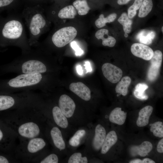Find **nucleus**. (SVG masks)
Here are the masks:
<instances>
[{"mask_svg": "<svg viewBox=\"0 0 163 163\" xmlns=\"http://www.w3.org/2000/svg\"><path fill=\"white\" fill-rule=\"evenodd\" d=\"M131 79L128 76L123 77L117 85L115 91L116 93L126 96L128 92V88L130 84Z\"/></svg>", "mask_w": 163, "mask_h": 163, "instance_id": "nucleus-22", "label": "nucleus"}, {"mask_svg": "<svg viewBox=\"0 0 163 163\" xmlns=\"http://www.w3.org/2000/svg\"><path fill=\"white\" fill-rule=\"evenodd\" d=\"M117 15L115 13L111 14L106 18H104L103 14H101L99 18L95 22L96 26L98 28H101L106 25L107 23L113 21L117 18Z\"/></svg>", "mask_w": 163, "mask_h": 163, "instance_id": "nucleus-27", "label": "nucleus"}, {"mask_svg": "<svg viewBox=\"0 0 163 163\" xmlns=\"http://www.w3.org/2000/svg\"><path fill=\"white\" fill-rule=\"evenodd\" d=\"M77 31L71 26L60 28L55 31L51 37L52 43L56 47L61 48L71 42L76 37Z\"/></svg>", "mask_w": 163, "mask_h": 163, "instance_id": "nucleus-9", "label": "nucleus"}, {"mask_svg": "<svg viewBox=\"0 0 163 163\" xmlns=\"http://www.w3.org/2000/svg\"><path fill=\"white\" fill-rule=\"evenodd\" d=\"M44 111L48 118L58 127L66 129L68 127L69 123L67 118L58 106L53 107L50 113Z\"/></svg>", "mask_w": 163, "mask_h": 163, "instance_id": "nucleus-11", "label": "nucleus"}, {"mask_svg": "<svg viewBox=\"0 0 163 163\" xmlns=\"http://www.w3.org/2000/svg\"><path fill=\"white\" fill-rule=\"evenodd\" d=\"M70 90L81 99L89 101L91 98V92L89 88L81 82H73L69 85Z\"/></svg>", "mask_w": 163, "mask_h": 163, "instance_id": "nucleus-15", "label": "nucleus"}, {"mask_svg": "<svg viewBox=\"0 0 163 163\" xmlns=\"http://www.w3.org/2000/svg\"><path fill=\"white\" fill-rule=\"evenodd\" d=\"M106 135L104 128L100 124L97 125L95 128V134L92 142V146L94 150L98 151L101 149Z\"/></svg>", "mask_w": 163, "mask_h": 163, "instance_id": "nucleus-16", "label": "nucleus"}, {"mask_svg": "<svg viewBox=\"0 0 163 163\" xmlns=\"http://www.w3.org/2000/svg\"><path fill=\"white\" fill-rule=\"evenodd\" d=\"M152 148L153 146L151 142L145 141L137 147L138 154L141 156H145L151 151Z\"/></svg>", "mask_w": 163, "mask_h": 163, "instance_id": "nucleus-31", "label": "nucleus"}, {"mask_svg": "<svg viewBox=\"0 0 163 163\" xmlns=\"http://www.w3.org/2000/svg\"><path fill=\"white\" fill-rule=\"evenodd\" d=\"M152 7V0H143L139 8V17L144 18L146 17L151 12Z\"/></svg>", "mask_w": 163, "mask_h": 163, "instance_id": "nucleus-28", "label": "nucleus"}, {"mask_svg": "<svg viewBox=\"0 0 163 163\" xmlns=\"http://www.w3.org/2000/svg\"><path fill=\"white\" fill-rule=\"evenodd\" d=\"M153 110V107L148 105L144 107L140 110L136 123L138 126H144L148 124L149 117Z\"/></svg>", "mask_w": 163, "mask_h": 163, "instance_id": "nucleus-18", "label": "nucleus"}, {"mask_svg": "<svg viewBox=\"0 0 163 163\" xmlns=\"http://www.w3.org/2000/svg\"><path fill=\"white\" fill-rule=\"evenodd\" d=\"M102 70L104 76L113 83L119 82L123 75L120 69L109 63H105L102 65Z\"/></svg>", "mask_w": 163, "mask_h": 163, "instance_id": "nucleus-12", "label": "nucleus"}, {"mask_svg": "<svg viewBox=\"0 0 163 163\" xmlns=\"http://www.w3.org/2000/svg\"><path fill=\"white\" fill-rule=\"evenodd\" d=\"M19 162H21L15 158L14 155L0 151V163Z\"/></svg>", "mask_w": 163, "mask_h": 163, "instance_id": "nucleus-34", "label": "nucleus"}, {"mask_svg": "<svg viewBox=\"0 0 163 163\" xmlns=\"http://www.w3.org/2000/svg\"><path fill=\"white\" fill-rule=\"evenodd\" d=\"M44 136L49 139L56 151H61L65 149V143L60 129L49 118Z\"/></svg>", "mask_w": 163, "mask_h": 163, "instance_id": "nucleus-10", "label": "nucleus"}, {"mask_svg": "<svg viewBox=\"0 0 163 163\" xmlns=\"http://www.w3.org/2000/svg\"><path fill=\"white\" fill-rule=\"evenodd\" d=\"M118 137L116 132L114 130L109 132L106 135L101 147V153L106 154L110 148L117 142Z\"/></svg>", "mask_w": 163, "mask_h": 163, "instance_id": "nucleus-21", "label": "nucleus"}, {"mask_svg": "<svg viewBox=\"0 0 163 163\" xmlns=\"http://www.w3.org/2000/svg\"><path fill=\"white\" fill-rule=\"evenodd\" d=\"M17 138L15 133L0 119V151L14 155Z\"/></svg>", "mask_w": 163, "mask_h": 163, "instance_id": "nucleus-7", "label": "nucleus"}, {"mask_svg": "<svg viewBox=\"0 0 163 163\" xmlns=\"http://www.w3.org/2000/svg\"><path fill=\"white\" fill-rule=\"evenodd\" d=\"M157 152L160 153L163 152V139L162 138L158 142L157 146Z\"/></svg>", "mask_w": 163, "mask_h": 163, "instance_id": "nucleus-38", "label": "nucleus"}, {"mask_svg": "<svg viewBox=\"0 0 163 163\" xmlns=\"http://www.w3.org/2000/svg\"><path fill=\"white\" fill-rule=\"evenodd\" d=\"M76 71L77 73L80 75H82L83 73V70L81 66L79 65L76 67Z\"/></svg>", "mask_w": 163, "mask_h": 163, "instance_id": "nucleus-42", "label": "nucleus"}, {"mask_svg": "<svg viewBox=\"0 0 163 163\" xmlns=\"http://www.w3.org/2000/svg\"><path fill=\"white\" fill-rule=\"evenodd\" d=\"M76 14L75 8L72 5H70L60 9L58 13L57 16L60 19H73Z\"/></svg>", "mask_w": 163, "mask_h": 163, "instance_id": "nucleus-23", "label": "nucleus"}, {"mask_svg": "<svg viewBox=\"0 0 163 163\" xmlns=\"http://www.w3.org/2000/svg\"><path fill=\"white\" fill-rule=\"evenodd\" d=\"M142 163H155V162L152 160L148 158H146L142 160Z\"/></svg>", "mask_w": 163, "mask_h": 163, "instance_id": "nucleus-41", "label": "nucleus"}, {"mask_svg": "<svg viewBox=\"0 0 163 163\" xmlns=\"http://www.w3.org/2000/svg\"><path fill=\"white\" fill-rule=\"evenodd\" d=\"M14 0H0V9L10 5Z\"/></svg>", "mask_w": 163, "mask_h": 163, "instance_id": "nucleus-37", "label": "nucleus"}, {"mask_svg": "<svg viewBox=\"0 0 163 163\" xmlns=\"http://www.w3.org/2000/svg\"><path fill=\"white\" fill-rule=\"evenodd\" d=\"M35 100L34 95L30 94L0 95V113L31 104Z\"/></svg>", "mask_w": 163, "mask_h": 163, "instance_id": "nucleus-6", "label": "nucleus"}, {"mask_svg": "<svg viewBox=\"0 0 163 163\" xmlns=\"http://www.w3.org/2000/svg\"><path fill=\"white\" fill-rule=\"evenodd\" d=\"M59 158L57 154L52 153L47 154L46 150L33 158L30 163H58Z\"/></svg>", "mask_w": 163, "mask_h": 163, "instance_id": "nucleus-17", "label": "nucleus"}, {"mask_svg": "<svg viewBox=\"0 0 163 163\" xmlns=\"http://www.w3.org/2000/svg\"><path fill=\"white\" fill-rule=\"evenodd\" d=\"M85 69L87 72H91L92 71V68L91 66L90 63L88 62H85Z\"/></svg>", "mask_w": 163, "mask_h": 163, "instance_id": "nucleus-39", "label": "nucleus"}, {"mask_svg": "<svg viewBox=\"0 0 163 163\" xmlns=\"http://www.w3.org/2000/svg\"><path fill=\"white\" fill-rule=\"evenodd\" d=\"M0 119L16 134L19 140L44 137L48 118L40 101L0 113Z\"/></svg>", "mask_w": 163, "mask_h": 163, "instance_id": "nucleus-1", "label": "nucleus"}, {"mask_svg": "<svg viewBox=\"0 0 163 163\" xmlns=\"http://www.w3.org/2000/svg\"><path fill=\"white\" fill-rule=\"evenodd\" d=\"M143 0H135L133 4L128 10V15L130 19L133 18L136 15L137 10L139 9Z\"/></svg>", "mask_w": 163, "mask_h": 163, "instance_id": "nucleus-35", "label": "nucleus"}, {"mask_svg": "<svg viewBox=\"0 0 163 163\" xmlns=\"http://www.w3.org/2000/svg\"><path fill=\"white\" fill-rule=\"evenodd\" d=\"M131 0H118L117 3L119 5H124L127 4Z\"/></svg>", "mask_w": 163, "mask_h": 163, "instance_id": "nucleus-40", "label": "nucleus"}, {"mask_svg": "<svg viewBox=\"0 0 163 163\" xmlns=\"http://www.w3.org/2000/svg\"><path fill=\"white\" fill-rule=\"evenodd\" d=\"M43 11L37 6L26 8L21 14L29 30L28 42L31 47L38 46L39 39L48 25Z\"/></svg>", "mask_w": 163, "mask_h": 163, "instance_id": "nucleus-3", "label": "nucleus"}, {"mask_svg": "<svg viewBox=\"0 0 163 163\" xmlns=\"http://www.w3.org/2000/svg\"><path fill=\"white\" fill-rule=\"evenodd\" d=\"M130 163H142V160L140 159H137L130 161Z\"/></svg>", "mask_w": 163, "mask_h": 163, "instance_id": "nucleus-43", "label": "nucleus"}, {"mask_svg": "<svg viewBox=\"0 0 163 163\" xmlns=\"http://www.w3.org/2000/svg\"><path fill=\"white\" fill-rule=\"evenodd\" d=\"M95 36L98 39L102 40V45L105 46L112 47L115 45L116 40L115 39L108 34L107 29H102L98 30L95 33Z\"/></svg>", "mask_w": 163, "mask_h": 163, "instance_id": "nucleus-19", "label": "nucleus"}, {"mask_svg": "<svg viewBox=\"0 0 163 163\" xmlns=\"http://www.w3.org/2000/svg\"><path fill=\"white\" fill-rule=\"evenodd\" d=\"M14 155L21 162L30 163L33 158L46 150L47 142L44 137L19 140Z\"/></svg>", "mask_w": 163, "mask_h": 163, "instance_id": "nucleus-4", "label": "nucleus"}, {"mask_svg": "<svg viewBox=\"0 0 163 163\" xmlns=\"http://www.w3.org/2000/svg\"><path fill=\"white\" fill-rule=\"evenodd\" d=\"M72 48L75 51L76 56H81L84 53L83 50L80 48L75 41H73L71 43Z\"/></svg>", "mask_w": 163, "mask_h": 163, "instance_id": "nucleus-36", "label": "nucleus"}, {"mask_svg": "<svg viewBox=\"0 0 163 163\" xmlns=\"http://www.w3.org/2000/svg\"><path fill=\"white\" fill-rule=\"evenodd\" d=\"M127 113L121 110V108L116 107L111 112L109 117L110 121L119 125H122L125 122Z\"/></svg>", "mask_w": 163, "mask_h": 163, "instance_id": "nucleus-20", "label": "nucleus"}, {"mask_svg": "<svg viewBox=\"0 0 163 163\" xmlns=\"http://www.w3.org/2000/svg\"><path fill=\"white\" fill-rule=\"evenodd\" d=\"M148 88V85L144 83H139L135 86L133 92L134 96L137 98L142 100H146L148 96L145 93V91Z\"/></svg>", "mask_w": 163, "mask_h": 163, "instance_id": "nucleus-25", "label": "nucleus"}, {"mask_svg": "<svg viewBox=\"0 0 163 163\" xmlns=\"http://www.w3.org/2000/svg\"><path fill=\"white\" fill-rule=\"evenodd\" d=\"M36 49H31L23 53L22 56L17 60L21 64L19 70L25 74H42L45 72L47 68L40 59V52L37 47Z\"/></svg>", "mask_w": 163, "mask_h": 163, "instance_id": "nucleus-5", "label": "nucleus"}, {"mask_svg": "<svg viewBox=\"0 0 163 163\" xmlns=\"http://www.w3.org/2000/svg\"><path fill=\"white\" fill-rule=\"evenodd\" d=\"M124 37H128V34L127 33H125Z\"/></svg>", "mask_w": 163, "mask_h": 163, "instance_id": "nucleus-44", "label": "nucleus"}, {"mask_svg": "<svg viewBox=\"0 0 163 163\" xmlns=\"http://www.w3.org/2000/svg\"><path fill=\"white\" fill-rule=\"evenodd\" d=\"M132 53L135 56L146 60H150L154 54L151 48L142 43H135L131 47Z\"/></svg>", "mask_w": 163, "mask_h": 163, "instance_id": "nucleus-14", "label": "nucleus"}, {"mask_svg": "<svg viewBox=\"0 0 163 163\" xmlns=\"http://www.w3.org/2000/svg\"><path fill=\"white\" fill-rule=\"evenodd\" d=\"M118 21L123 25L125 33L128 34L130 32L133 21L131 19L129 18L126 13H123L118 19Z\"/></svg>", "mask_w": 163, "mask_h": 163, "instance_id": "nucleus-26", "label": "nucleus"}, {"mask_svg": "<svg viewBox=\"0 0 163 163\" xmlns=\"http://www.w3.org/2000/svg\"><path fill=\"white\" fill-rule=\"evenodd\" d=\"M150 131L153 135L159 138L163 137V124L161 121H157L151 125Z\"/></svg>", "mask_w": 163, "mask_h": 163, "instance_id": "nucleus-32", "label": "nucleus"}, {"mask_svg": "<svg viewBox=\"0 0 163 163\" xmlns=\"http://www.w3.org/2000/svg\"><path fill=\"white\" fill-rule=\"evenodd\" d=\"M146 35H145L143 33L142 31L139 32L137 36V38L139 39V42L142 43L149 45L152 42L154 38L155 33L154 31L146 32Z\"/></svg>", "mask_w": 163, "mask_h": 163, "instance_id": "nucleus-30", "label": "nucleus"}, {"mask_svg": "<svg viewBox=\"0 0 163 163\" xmlns=\"http://www.w3.org/2000/svg\"><path fill=\"white\" fill-rule=\"evenodd\" d=\"M88 161L87 157L82 156L81 153L78 152L74 153L71 155L68 160V163H87Z\"/></svg>", "mask_w": 163, "mask_h": 163, "instance_id": "nucleus-33", "label": "nucleus"}, {"mask_svg": "<svg viewBox=\"0 0 163 163\" xmlns=\"http://www.w3.org/2000/svg\"><path fill=\"white\" fill-rule=\"evenodd\" d=\"M21 14L13 13L5 22L1 36L8 44L20 48L23 53L31 49Z\"/></svg>", "mask_w": 163, "mask_h": 163, "instance_id": "nucleus-2", "label": "nucleus"}, {"mask_svg": "<svg viewBox=\"0 0 163 163\" xmlns=\"http://www.w3.org/2000/svg\"><path fill=\"white\" fill-rule=\"evenodd\" d=\"M73 5L80 15L86 14L90 9L86 0H76L73 2Z\"/></svg>", "mask_w": 163, "mask_h": 163, "instance_id": "nucleus-24", "label": "nucleus"}, {"mask_svg": "<svg viewBox=\"0 0 163 163\" xmlns=\"http://www.w3.org/2000/svg\"><path fill=\"white\" fill-rule=\"evenodd\" d=\"M86 134V131L83 129L77 131L74 135L69 139V144L72 146L76 147L80 144L81 139Z\"/></svg>", "mask_w": 163, "mask_h": 163, "instance_id": "nucleus-29", "label": "nucleus"}, {"mask_svg": "<svg viewBox=\"0 0 163 163\" xmlns=\"http://www.w3.org/2000/svg\"><path fill=\"white\" fill-rule=\"evenodd\" d=\"M43 78L41 74H22L11 79L8 82L13 89H24L37 86Z\"/></svg>", "mask_w": 163, "mask_h": 163, "instance_id": "nucleus-8", "label": "nucleus"}, {"mask_svg": "<svg viewBox=\"0 0 163 163\" xmlns=\"http://www.w3.org/2000/svg\"><path fill=\"white\" fill-rule=\"evenodd\" d=\"M163 26H162V28H161V31H162V32H163Z\"/></svg>", "mask_w": 163, "mask_h": 163, "instance_id": "nucleus-45", "label": "nucleus"}, {"mask_svg": "<svg viewBox=\"0 0 163 163\" xmlns=\"http://www.w3.org/2000/svg\"><path fill=\"white\" fill-rule=\"evenodd\" d=\"M59 107L67 118H70L73 115L76 105L73 99L69 96L64 94L59 97Z\"/></svg>", "mask_w": 163, "mask_h": 163, "instance_id": "nucleus-13", "label": "nucleus"}]
</instances>
